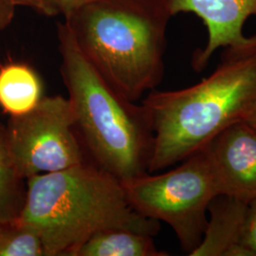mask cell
Here are the masks:
<instances>
[{
    "mask_svg": "<svg viewBox=\"0 0 256 256\" xmlns=\"http://www.w3.org/2000/svg\"><path fill=\"white\" fill-rule=\"evenodd\" d=\"M18 220L36 232L46 256H76L97 232L126 229L156 236L160 224L135 210L122 182L90 160L26 180Z\"/></svg>",
    "mask_w": 256,
    "mask_h": 256,
    "instance_id": "2",
    "label": "cell"
},
{
    "mask_svg": "<svg viewBox=\"0 0 256 256\" xmlns=\"http://www.w3.org/2000/svg\"><path fill=\"white\" fill-rule=\"evenodd\" d=\"M172 18L180 14H194L207 28L208 39L203 48L192 56V70L202 72L220 48L242 42L247 20L256 18V0H160Z\"/></svg>",
    "mask_w": 256,
    "mask_h": 256,
    "instance_id": "8",
    "label": "cell"
},
{
    "mask_svg": "<svg viewBox=\"0 0 256 256\" xmlns=\"http://www.w3.org/2000/svg\"><path fill=\"white\" fill-rule=\"evenodd\" d=\"M43 96L42 80L30 64L12 60L0 64V108L10 117L32 111Z\"/></svg>",
    "mask_w": 256,
    "mask_h": 256,
    "instance_id": "10",
    "label": "cell"
},
{
    "mask_svg": "<svg viewBox=\"0 0 256 256\" xmlns=\"http://www.w3.org/2000/svg\"><path fill=\"white\" fill-rule=\"evenodd\" d=\"M154 131L148 173L167 169L202 149L256 108V34L226 46L207 77L178 90L147 93L142 100Z\"/></svg>",
    "mask_w": 256,
    "mask_h": 256,
    "instance_id": "1",
    "label": "cell"
},
{
    "mask_svg": "<svg viewBox=\"0 0 256 256\" xmlns=\"http://www.w3.org/2000/svg\"><path fill=\"white\" fill-rule=\"evenodd\" d=\"M16 9L12 0H0V34L12 23Z\"/></svg>",
    "mask_w": 256,
    "mask_h": 256,
    "instance_id": "16",
    "label": "cell"
},
{
    "mask_svg": "<svg viewBox=\"0 0 256 256\" xmlns=\"http://www.w3.org/2000/svg\"><path fill=\"white\" fill-rule=\"evenodd\" d=\"M16 7H26L34 10L38 14L54 18L62 16L61 0H12Z\"/></svg>",
    "mask_w": 256,
    "mask_h": 256,
    "instance_id": "15",
    "label": "cell"
},
{
    "mask_svg": "<svg viewBox=\"0 0 256 256\" xmlns=\"http://www.w3.org/2000/svg\"><path fill=\"white\" fill-rule=\"evenodd\" d=\"M242 244L252 256H256V200L248 203L247 214L244 222Z\"/></svg>",
    "mask_w": 256,
    "mask_h": 256,
    "instance_id": "14",
    "label": "cell"
},
{
    "mask_svg": "<svg viewBox=\"0 0 256 256\" xmlns=\"http://www.w3.org/2000/svg\"><path fill=\"white\" fill-rule=\"evenodd\" d=\"M202 149L210 162L220 194L247 203L256 200V128L238 120Z\"/></svg>",
    "mask_w": 256,
    "mask_h": 256,
    "instance_id": "7",
    "label": "cell"
},
{
    "mask_svg": "<svg viewBox=\"0 0 256 256\" xmlns=\"http://www.w3.org/2000/svg\"><path fill=\"white\" fill-rule=\"evenodd\" d=\"M57 38L60 72L90 160L120 182L147 174L154 131L146 108L120 94L96 70L64 22L58 24Z\"/></svg>",
    "mask_w": 256,
    "mask_h": 256,
    "instance_id": "4",
    "label": "cell"
},
{
    "mask_svg": "<svg viewBox=\"0 0 256 256\" xmlns=\"http://www.w3.org/2000/svg\"><path fill=\"white\" fill-rule=\"evenodd\" d=\"M247 202L216 196L208 207L207 226L202 242L190 256H252L242 244Z\"/></svg>",
    "mask_w": 256,
    "mask_h": 256,
    "instance_id": "9",
    "label": "cell"
},
{
    "mask_svg": "<svg viewBox=\"0 0 256 256\" xmlns=\"http://www.w3.org/2000/svg\"><path fill=\"white\" fill-rule=\"evenodd\" d=\"M5 135L14 168L25 182L90 160L70 102L61 95L43 96L32 111L10 117Z\"/></svg>",
    "mask_w": 256,
    "mask_h": 256,
    "instance_id": "6",
    "label": "cell"
},
{
    "mask_svg": "<svg viewBox=\"0 0 256 256\" xmlns=\"http://www.w3.org/2000/svg\"><path fill=\"white\" fill-rule=\"evenodd\" d=\"M122 182L130 205L142 216L168 224L184 252L189 256L198 247L208 222V207L220 196L202 148L172 170Z\"/></svg>",
    "mask_w": 256,
    "mask_h": 256,
    "instance_id": "5",
    "label": "cell"
},
{
    "mask_svg": "<svg viewBox=\"0 0 256 256\" xmlns=\"http://www.w3.org/2000/svg\"><path fill=\"white\" fill-rule=\"evenodd\" d=\"M156 247L153 236L126 229H110L94 234L76 256H166Z\"/></svg>",
    "mask_w": 256,
    "mask_h": 256,
    "instance_id": "11",
    "label": "cell"
},
{
    "mask_svg": "<svg viewBox=\"0 0 256 256\" xmlns=\"http://www.w3.org/2000/svg\"><path fill=\"white\" fill-rule=\"evenodd\" d=\"M94 0H61V9H62V16H64L74 10L77 9L78 7L82 6L84 4L90 3Z\"/></svg>",
    "mask_w": 256,
    "mask_h": 256,
    "instance_id": "17",
    "label": "cell"
},
{
    "mask_svg": "<svg viewBox=\"0 0 256 256\" xmlns=\"http://www.w3.org/2000/svg\"><path fill=\"white\" fill-rule=\"evenodd\" d=\"M25 196L26 182L14 168L7 146L5 126L0 124V222L18 218Z\"/></svg>",
    "mask_w": 256,
    "mask_h": 256,
    "instance_id": "12",
    "label": "cell"
},
{
    "mask_svg": "<svg viewBox=\"0 0 256 256\" xmlns=\"http://www.w3.org/2000/svg\"><path fill=\"white\" fill-rule=\"evenodd\" d=\"M0 256H46L41 238L18 218L0 222Z\"/></svg>",
    "mask_w": 256,
    "mask_h": 256,
    "instance_id": "13",
    "label": "cell"
},
{
    "mask_svg": "<svg viewBox=\"0 0 256 256\" xmlns=\"http://www.w3.org/2000/svg\"><path fill=\"white\" fill-rule=\"evenodd\" d=\"M64 18L84 56L130 101L162 81L171 16L160 0H94Z\"/></svg>",
    "mask_w": 256,
    "mask_h": 256,
    "instance_id": "3",
    "label": "cell"
},
{
    "mask_svg": "<svg viewBox=\"0 0 256 256\" xmlns=\"http://www.w3.org/2000/svg\"><path fill=\"white\" fill-rule=\"evenodd\" d=\"M242 120H245V122H248L250 124H252V126L256 128V108L254 110H250L247 113H245Z\"/></svg>",
    "mask_w": 256,
    "mask_h": 256,
    "instance_id": "18",
    "label": "cell"
}]
</instances>
